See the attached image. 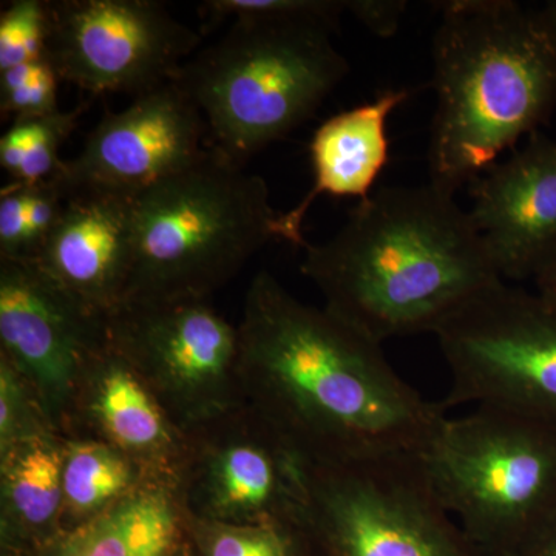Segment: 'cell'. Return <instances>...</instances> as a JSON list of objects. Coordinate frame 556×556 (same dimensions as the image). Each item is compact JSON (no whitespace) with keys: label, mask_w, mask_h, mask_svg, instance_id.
I'll list each match as a JSON object with an SVG mask.
<instances>
[{"label":"cell","mask_w":556,"mask_h":556,"mask_svg":"<svg viewBox=\"0 0 556 556\" xmlns=\"http://www.w3.org/2000/svg\"><path fill=\"white\" fill-rule=\"evenodd\" d=\"M3 357L60 412L80 369L105 348V317L87 308L35 258H0Z\"/></svg>","instance_id":"7c38bea8"},{"label":"cell","mask_w":556,"mask_h":556,"mask_svg":"<svg viewBox=\"0 0 556 556\" xmlns=\"http://www.w3.org/2000/svg\"><path fill=\"white\" fill-rule=\"evenodd\" d=\"M135 195L86 190L65 200L39 265L80 303L108 317L124 302L134 258Z\"/></svg>","instance_id":"5bb4252c"},{"label":"cell","mask_w":556,"mask_h":556,"mask_svg":"<svg viewBox=\"0 0 556 556\" xmlns=\"http://www.w3.org/2000/svg\"><path fill=\"white\" fill-rule=\"evenodd\" d=\"M206 130L195 102L170 80L108 113L51 179L65 200L86 190L137 195L199 160Z\"/></svg>","instance_id":"8fae6325"},{"label":"cell","mask_w":556,"mask_h":556,"mask_svg":"<svg viewBox=\"0 0 556 556\" xmlns=\"http://www.w3.org/2000/svg\"><path fill=\"white\" fill-rule=\"evenodd\" d=\"M200 14L211 27L226 20L302 17L336 28L346 14V0H207L201 3Z\"/></svg>","instance_id":"603a6c76"},{"label":"cell","mask_w":556,"mask_h":556,"mask_svg":"<svg viewBox=\"0 0 556 556\" xmlns=\"http://www.w3.org/2000/svg\"><path fill=\"white\" fill-rule=\"evenodd\" d=\"M334 27L302 17L232 21L172 83L195 102L214 146L243 167L316 115L350 73Z\"/></svg>","instance_id":"277c9868"},{"label":"cell","mask_w":556,"mask_h":556,"mask_svg":"<svg viewBox=\"0 0 556 556\" xmlns=\"http://www.w3.org/2000/svg\"><path fill=\"white\" fill-rule=\"evenodd\" d=\"M511 556H556V515Z\"/></svg>","instance_id":"f1b7e54d"},{"label":"cell","mask_w":556,"mask_h":556,"mask_svg":"<svg viewBox=\"0 0 556 556\" xmlns=\"http://www.w3.org/2000/svg\"><path fill=\"white\" fill-rule=\"evenodd\" d=\"M105 342L186 419L228 407L239 329L203 300L119 306L105 317Z\"/></svg>","instance_id":"30bf717a"},{"label":"cell","mask_w":556,"mask_h":556,"mask_svg":"<svg viewBox=\"0 0 556 556\" xmlns=\"http://www.w3.org/2000/svg\"><path fill=\"white\" fill-rule=\"evenodd\" d=\"M318 556H324V555H321V554H320V555H318Z\"/></svg>","instance_id":"d6a6232c"},{"label":"cell","mask_w":556,"mask_h":556,"mask_svg":"<svg viewBox=\"0 0 556 556\" xmlns=\"http://www.w3.org/2000/svg\"><path fill=\"white\" fill-rule=\"evenodd\" d=\"M434 336L450 372L444 408H503L556 430L554 300L500 281Z\"/></svg>","instance_id":"ba28073f"},{"label":"cell","mask_w":556,"mask_h":556,"mask_svg":"<svg viewBox=\"0 0 556 556\" xmlns=\"http://www.w3.org/2000/svg\"><path fill=\"white\" fill-rule=\"evenodd\" d=\"M470 214L504 281L536 276L556 252V139L538 134L471 182Z\"/></svg>","instance_id":"4fadbf2b"},{"label":"cell","mask_w":556,"mask_h":556,"mask_svg":"<svg viewBox=\"0 0 556 556\" xmlns=\"http://www.w3.org/2000/svg\"><path fill=\"white\" fill-rule=\"evenodd\" d=\"M130 482L129 463L108 445L76 444L64 457V503L75 514L100 510L123 495Z\"/></svg>","instance_id":"ffe728a7"},{"label":"cell","mask_w":556,"mask_h":556,"mask_svg":"<svg viewBox=\"0 0 556 556\" xmlns=\"http://www.w3.org/2000/svg\"><path fill=\"white\" fill-rule=\"evenodd\" d=\"M302 529L273 525L222 526L212 530L207 540V556H306L302 540H308Z\"/></svg>","instance_id":"cb8c5ba5"},{"label":"cell","mask_w":556,"mask_h":556,"mask_svg":"<svg viewBox=\"0 0 556 556\" xmlns=\"http://www.w3.org/2000/svg\"><path fill=\"white\" fill-rule=\"evenodd\" d=\"M536 291L556 302V252L533 277Z\"/></svg>","instance_id":"f546056e"},{"label":"cell","mask_w":556,"mask_h":556,"mask_svg":"<svg viewBox=\"0 0 556 556\" xmlns=\"http://www.w3.org/2000/svg\"><path fill=\"white\" fill-rule=\"evenodd\" d=\"M28 186L9 182L0 193V258H24Z\"/></svg>","instance_id":"4316f807"},{"label":"cell","mask_w":556,"mask_h":556,"mask_svg":"<svg viewBox=\"0 0 556 556\" xmlns=\"http://www.w3.org/2000/svg\"><path fill=\"white\" fill-rule=\"evenodd\" d=\"M50 39V2L14 0L0 14V72L46 60Z\"/></svg>","instance_id":"44dd1931"},{"label":"cell","mask_w":556,"mask_h":556,"mask_svg":"<svg viewBox=\"0 0 556 556\" xmlns=\"http://www.w3.org/2000/svg\"><path fill=\"white\" fill-rule=\"evenodd\" d=\"M303 466L306 532L324 556H484L417 455Z\"/></svg>","instance_id":"52a82bcc"},{"label":"cell","mask_w":556,"mask_h":556,"mask_svg":"<svg viewBox=\"0 0 556 556\" xmlns=\"http://www.w3.org/2000/svg\"><path fill=\"white\" fill-rule=\"evenodd\" d=\"M239 350L270 431L306 464L417 455L447 416L394 371L380 343L269 273L249 288Z\"/></svg>","instance_id":"6da1fadb"},{"label":"cell","mask_w":556,"mask_h":556,"mask_svg":"<svg viewBox=\"0 0 556 556\" xmlns=\"http://www.w3.org/2000/svg\"><path fill=\"white\" fill-rule=\"evenodd\" d=\"M60 80L49 58L0 72L2 116L35 118L58 112Z\"/></svg>","instance_id":"7402d4cb"},{"label":"cell","mask_w":556,"mask_h":556,"mask_svg":"<svg viewBox=\"0 0 556 556\" xmlns=\"http://www.w3.org/2000/svg\"><path fill=\"white\" fill-rule=\"evenodd\" d=\"M21 375L9 358H2L0 368V448L7 457L14 448L40 438L30 401L20 380Z\"/></svg>","instance_id":"d4e9b609"},{"label":"cell","mask_w":556,"mask_h":556,"mask_svg":"<svg viewBox=\"0 0 556 556\" xmlns=\"http://www.w3.org/2000/svg\"><path fill=\"white\" fill-rule=\"evenodd\" d=\"M97 378L91 407L119 445L135 452H155L170 441L163 413L138 372L108 345Z\"/></svg>","instance_id":"2e32d148"},{"label":"cell","mask_w":556,"mask_h":556,"mask_svg":"<svg viewBox=\"0 0 556 556\" xmlns=\"http://www.w3.org/2000/svg\"><path fill=\"white\" fill-rule=\"evenodd\" d=\"M83 530V556H169L177 517L166 495L137 493Z\"/></svg>","instance_id":"e0dca14e"},{"label":"cell","mask_w":556,"mask_h":556,"mask_svg":"<svg viewBox=\"0 0 556 556\" xmlns=\"http://www.w3.org/2000/svg\"><path fill=\"white\" fill-rule=\"evenodd\" d=\"M407 9L405 0H346V14L378 38L396 35Z\"/></svg>","instance_id":"83f0119b"},{"label":"cell","mask_w":556,"mask_h":556,"mask_svg":"<svg viewBox=\"0 0 556 556\" xmlns=\"http://www.w3.org/2000/svg\"><path fill=\"white\" fill-rule=\"evenodd\" d=\"M428 182L455 197L556 110V36L517 0L438 2Z\"/></svg>","instance_id":"3957f363"},{"label":"cell","mask_w":556,"mask_h":556,"mask_svg":"<svg viewBox=\"0 0 556 556\" xmlns=\"http://www.w3.org/2000/svg\"><path fill=\"white\" fill-rule=\"evenodd\" d=\"M300 269L325 308L382 345L431 332L504 281L455 197L430 182L376 189Z\"/></svg>","instance_id":"7a4b0ae2"},{"label":"cell","mask_w":556,"mask_h":556,"mask_svg":"<svg viewBox=\"0 0 556 556\" xmlns=\"http://www.w3.org/2000/svg\"><path fill=\"white\" fill-rule=\"evenodd\" d=\"M541 13H543L544 21L547 22L551 30L556 36V0H548L543 7H540Z\"/></svg>","instance_id":"1f68e13d"},{"label":"cell","mask_w":556,"mask_h":556,"mask_svg":"<svg viewBox=\"0 0 556 556\" xmlns=\"http://www.w3.org/2000/svg\"><path fill=\"white\" fill-rule=\"evenodd\" d=\"M83 108L50 113L35 118H17L0 138V166L11 182L35 186L49 181L64 160L60 150L76 129Z\"/></svg>","instance_id":"d6986e66"},{"label":"cell","mask_w":556,"mask_h":556,"mask_svg":"<svg viewBox=\"0 0 556 556\" xmlns=\"http://www.w3.org/2000/svg\"><path fill=\"white\" fill-rule=\"evenodd\" d=\"M277 217L265 179L206 149L135 195L123 305L203 300L276 239Z\"/></svg>","instance_id":"5b68a950"},{"label":"cell","mask_w":556,"mask_h":556,"mask_svg":"<svg viewBox=\"0 0 556 556\" xmlns=\"http://www.w3.org/2000/svg\"><path fill=\"white\" fill-rule=\"evenodd\" d=\"M409 94L408 89L380 91L375 100L331 116L314 131L309 144L313 188L298 206L278 214L276 239L305 249L303 223L318 197L362 201L371 195L390 160L388 119Z\"/></svg>","instance_id":"9a60e30c"},{"label":"cell","mask_w":556,"mask_h":556,"mask_svg":"<svg viewBox=\"0 0 556 556\" xmlns=\"http://www.w3.org/2000/svg\"><path fill=\"white\" fill-rule=\"evenodd\" d=\"M65 199L53 179L28 186L27 233H25L24 258H38L51 230L56 226Z\"/></svg>","instance_id":"484cf974"},{"label":"cell","mask_w":556,"mask_h":556,"mask_svg":"<svg viewBox=\"0 0 556 556\" xmlns=\"http://www.w3.org/2000/svg\"><path fill=\"white\" fill-rule=\"evenodd\" d=\"M200 43V33L153 0L50 2L47 58L61 80L93 97L159 89Z\"/></svg>","instance_id":"9c48e42d"},{"label":"cell","mask_w":556,"mask_h":556,"mask_svg":"<svg viewBox=\"0 0 556 556\" xmlns=\"http://www.w3.org/2000/svg\"><path fill=\"white\" fill-rule=\"evenodd\" d=\"M484 556H511L556 515V430L507 409L445 416L417 453Z\"/></svg>","instance_id":"8992f818"},{"label":"cell","mask_w":556,"mask_h":556,"mask_svg":"<svg viewBox=\"0 0 556 556\" xmlns=\"http://www.w3.org/2000/svg\"><path fill=\"white\" fill-rule=\"evenodd\" d=\"M62 468L64 457L42 438L25 442L7 456L3 503L22 529L39 532L56 518L64 503Z\"/></svg>","instance_id":"ac0fdd59"},{"label":"cell","mask_w":556,"mask_h":556,"mask_svg":"<svg viewBox=\"0 0 556 556\" xmlns=\"http://www.w3.org/2000/svg\"><path fill=\"white\" fill-rule=\"evenodd\" d=\"M47 556H83V530L65 538Z\"/></svg>","instance_id":"4dcf8cb0"}]
</instances>
